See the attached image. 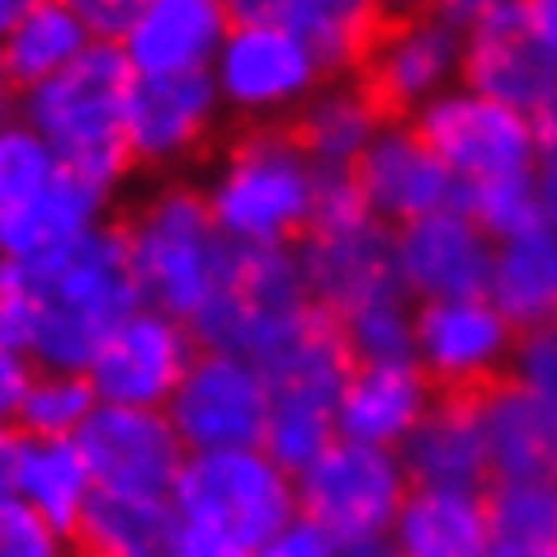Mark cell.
Masks as SVG:
<instances>
[{
    "mask_svg": "<svg viewBox=\"0 0 557 557\" xmlns=\"http://www.w3.org/2000/svg\"><path fill=\"white\" fill-rule=\"evenodd\" d=\"M137 302L143 294L114 218L48 256L0 264V336L34 369H86Z\"/></svg>",
    "mask_w": 557,
    "mask_h": 557,
    "instance_id": "6da1fadb",
    "label": "cell"
},
{
    "mask_svg": "<svg viewBox=\"0 0 557 557\" xmlns=\"http://www.w3.org/2000/svg\"><path fill=\"white\" fill-rule=\"evenodd\" d=\"M175 557H270L298 515V482L264 444L194 449L171 486Z\"/></svg>",
    "mask_w": 557,
    "mask_h": 557,
    "instance_id": "7a4b0ae2",
    "label": "cell"
},
{
    "mask_svg": "<svg viewBox=\"0 0 557 557\" xmlns=\"http://www.w3.org/2000/svg\"><path fill=\"white\" fill-rule=\"evenodd\" d=\"M326 171L288 123H232L199 165V189L236 246H298Z\"/></svg>",
    "mask_w": 557,
    "mask_h": 557,
    "instance_id": "3957f363",
    "label": "cell"
},
{
    "mask_svg": "<svg viewBox=\"0 0 557 557\" xmlns=\"http://www.w3.org/2000/svg\"><path fill=\"white\" fill-rule=\"evenodd\" d=\"M119 232L143 302L185 322L213 302L236 246L218 227L199 180L189 175H157L119 218Z\"/></svg>",
    "mask_w": 557,
    "mask_h": 557,
    "instance_id": "277c9868",
    "label": "cell"
},
{
    "mask_svg": "<svg viewBox=\"0 0 557 557\" xmlns=\"http://www.w3.org/2000/svg\"><path fill=\"white\" fill-rule=\"evenodd\" d=\"M133 62L114 38H95L58 76L20 90V114L44 133L62 165L119 189L137 175L128 157V90Z\"/></svg>",
    "mask_w": 557,
    "mask_h": 557,
    "instance_id": "5b68a950",
    "label": "cell"
},
{
    "mask_svg": "<svg viewBox=\"0 0 557 557\" xmlns=\"http://www.w3.org/2000/svg\"><path fill=\"white\" fill-rule=\"evenodd\" d=\"M298 264L317 308L345 317L364 302L407 294L397 270V227L364 203L350 171H326L312 227L298 236Z\"/></svg>",
    "mask_w": 557,
    "mask_h": 557,
    "instance_id": "8992f818",
    "label": "cell"
},
{
    "mask_svg": "<svg viewBox=\"0 0 557 557\" xmlns=\"http://www.w3.org/2000/svg\"><path fill=\"white\" fill-rule=\"evenodd\" d=\"M298 510L331 539L336 557L393 553V524L401 496L411 492L407 463L397 449L336 435L298 472Z\"/></svg>",
    "mask_w": 557,
    "mask_h": 557,
    "instance_id": "52a82bcc",
    "label": "cell"
},
{
    "mask_svg": "<svg viewBox=\"0 0 557 557\" xmlns=\"http://www.w3.org/2000/svg\"><path fill=\"white\" fill-rule=\"evenodd\" d=\"M322 312L308 294L294 246H232L213 302L194 317L199 345L270 359Z\"/></svg>",
    "mask_w": 557,
    "mask_h": 557,
    "instance_id": "ba28073f",
    "label": "cell"
},
{
    "mask_svg": "<svg viewBox=\"0 0 557 557\" xmlns=\"http://www.w3.org/2000/svg\"><path fill=\"white\" fill-rule=\"evenodd\" d=\"M350 345L341 322L326 308L298 331L284 350L264 359L270 379V421H264V449L284 468H302L341 435L336 407L350 373Z\"/></svg>",
    "mask_w": 557,
    "mask_h": 557,
    "instance_id": "9c48e42d",
    "label": "cell"
},
{
    "mask_svg": "<svg viewBox=\"0 0 557 557\" xmlns=\"http://www.w3.org/2000/svg\"><path fill=\"white\" fill-rule=\"evenodd\" d=\"M208 72L232 123H288L331 76L326 62L274 20H232Z\"/></svg>",
    "mask_w": 557,
    "mask_h": 557,
    "instance_id": "30bf717a",
    "label": "cell"
},
{
    "mask_svg": "<svg viewBox=\"0 0 557 557\" xmlns=\"http://www.w3.org/2000/svg\"><path fill=\"white\" fill-rule=\"evenodd\" d=\"M227 104L213 72L133 76L128 90V157L137 175H189L227 133Z\"/></svg>",
    "mask_w": 557,
    "mask_h": 557,
    "instance_id": "8fae6325",
    "label": "cell"
},
{
    "mask_svg": "<svg viewBox=\"0 0 557 557\" xmlns=\"http://www.w3.org/2000/svg\"><path fill=\"white\" fill-rule=\"evenodd\" d=\"M411 119L430 137V147L444 157V165L458 175V189L478 185V180L534 171L539 147H543L534 114L468 86V81L435 95Z\"/></svg>",
    "mask_w": 557,
    "mask_h": 557,
    "instance_id": "7c38bea8",
    "label": "cell"
},
{
    "mask_svg": "<svg viewBox=\"0 0 557 557\" xmlns=\"http://www.w3.org/2000/svg\"><path fill=\"white\" fill-rule=\"evenodd\" d=\"M175 435L185 449H242V444H264V421H270V379L264 364L236 350L199 345L165 401Z\"/></svg>",
    "mask_w": 557,
    "mask_h": 557,
    "instance_id": "4fadbf2b",
    "label": "cell"
},
{
    "mask_svg": "<svg viewBox=\"0 0 557 557\" xmlns=\"http://www.w3.org/2000/svg\"><path fill=\"white\" fill-rule=\"evenodd\" d=\"M520 331L486 294L416 302V364L435 393H482L515 364Z\"/></svg>",
    "mask_w": 557,
    "mask_h": 557,
    "instance_id": "5bb4252c",
    "label": "cell"
},
{
    "mask_svg": "<svg viewBox=\"0 0 557 557\" xmlns=\"http://www.w3.org/2000/svg\"><path fill=\"white\" fill-rule=\"evenodd\" d=\"M359 76L387 114H421L435 95L463 81V29L435 5L411 10V15H387Z\"/></svg>",
    "mask_w": 557,
    "mask_h": 557,
    "instance_id": "9a60e30c",
    "label": "cell"
},
{
    "mask_svg": "<svg viewBox=\"0 0 557 557\" xmlns=\"http://www.w3.org/2000/svg\"><path fill=\"white\" fill-rule=\"evenodd\" d=\"M199 350V336L185 317L137 302L123 322L109 331L104 345L90 355L86 379L95 383L100 401L119 407H165L175 383L185 379L189 359Z\"/></svg>",
    "mask_w": 557,
    "mask_h": 557,
    "instance_id": "2e32d148",
    "label": "cell"
},
{
    "mask_svg": "<svg viewBox=\"0 0 557 557\" xmlns=\"http://www.w3.org/2000/svg\"><path fill=\"white\" fill-rule=\"evenodd\" d=\"M463 81L534 119L557 100V44L534 24L524 0L463 29Z\"/></svg>",
    "mask_w": 557,
    "mask_h": 557,
    "instance_id": "e0dca14e",
    "label": "cell"
},
{
    "mask_svg": "<svg viewBox=\"0 0 557 557\" xmlns=\"http://www.w3.org/2000/svg\"><path fill=\"white\" fill-rule=\"evenodd\" d=\"M95 486L104 492H143L171 496V486L185 468V440L175 435L165 407H119L100 401L90 421L76 430Z\"/></svg>",
    "mask_w": 557,
    "mask_h": 557,
    "instance_id": "ac0fdd59",
    "label": "cell"
},
{
    "mask_svg": "<svg viewBox=\"0 0 557 557\" xmlns=\"http://www.w3.org/2000/svg\"><path fill=\"white\" fill-rule=\"evenodd\" d=\"M496 242L463 203H444L397 227V270L411 302L486 294Z\"/></svg>",
    "mask_w": 557,
    "mask_h": 557,
    "instance_id": "d6986e66",
    "label": "cell"
},
{
    "mask_svg": "<svg viewBox=\"0 0 557 557\" xmlns=\"http://www.w3.org/2000/svg\"><path fill=\"white\" fill-rule=\"evenodd\" d=\"M350 175L364 203L393 227L435 213L444 203H458V175L416 128V119H387L379 137L364 147V157L350 165Z\"/></svg>",
    "mask_w": 557,
    "mask_h": 557,
    "instance_id": "ffe728a7",
    "label": "cell"
},
{
    "mask_svg": "<svg viewBox=\"0 0 557 557\" xmlns=\"http://www.w3.org/2000/svg\"><path fill=\"white\" fill-rule=\"evenodd\" d=\"M232 20L227 0H143L119 34V48L137 76L208 72Z\"/></svg>",
    "mask_w": 557,
    "mask_h": 557,
    "instance_id": "44dd1931",
    "label": "cell"
},
{
    "mask_svg": "<svg viewBox=\"0 0 557 557\" xmlns=\"http://www.w3.org/2000/svg\"><path fill=\"white\" fill-rule=\"evenodd\" d=\"M114 203H119V189L62 165L58 175L44 180L34 194H24L20 203L0 208V246H5V260L48 256V250L76 242V236H86L100 222L114 218Z\"/></svg>",
    "mask_w": 557,
    "mask_h": 557,
    "instance_id": "7402d4cb",
    "label": "cell"
},
{
    "mask_svg": "<svg viewBox=\"0 0 557 557\" xmlns=\"http://www.w3.org/2000/svg\"><path fill=\"white\" fill-rule=\"evenodd\" d=\"M492 478H557V401L515 373L478 393Z\"/></svg>",
    "mask_w": 557,
    "mask_h": 557,
    "instance_id": "603a6c76",
    "label": "cell"
},
{
    "mask_svg": "<svg viewBox=\"0 0 557 557\" xmlns=\"http://www.w3.org/2000/svg\"><path fill=\"white\" fill-rule=\"evenodd\" d=\"M411 482H444V486H486L492 458L478 416V393H435L411 435L397 444Z\"/></svg>",
    "mask_w": 557,
    "mask_h": 557,
    "instance_id": "cb8c5ba5",
    "label": "cell"
},
{
    "mask_svg": "<svg viewBox=\"0 0 557 557\" xmlns=\"http://www.w3.org/2000/svg\"><path fill=\"white\" fill-rule=\"evenodd\" d=\"M435 401V383L425 379V369L416 359H387V364H350L341 387V435L387 444L397 449L411 435V425L425 416Z\"/></svg>",
    "mask_w": 557,
    "mask_h": 557,
    "instance_id": "d4e9b609",
    "label": "cell"
},
{
    "mask_svg": "<svg viewBox=\"0 0 557 557\" xmlns=\"http://www.w3.org/2000/svg\"><path fill=\"white\" fill-rule=\"evenodd\" d=\"M236 20H274L288 34H298L331 76L359 72L383 29L379 0H227Z\"/></svg>",
    "mask_w": 557,
    "mask_h": 557,
    "instance_id": "484cf974",
    "label": "cell"
},
{
    "mask_svg": "<svg viewBox=\"0 0 557 557\" xmlns=\"http://www.w3.org/2000/svg\"><path fill=\"white\" fill-rule=\"evenodd\" d=\"M401 557H486V486L411 482L393 524Z\"/></svg>",
    "mask_w": 557,
    "mask_h": 557,
    "instance_id": "4316f807",
    "label": "cell"
},
{
    "mask_svg": "<svg viewBox=\"0 0 557 557\" xmlns=\"http://www.w3.org/2000/svg\"><path fill=\"white\" fill-rule=\"evenodd\" d=\"M387 119L393 114H387L379 104V95L364 86V76L341 72V76H326L322 86L312 90V100L288 119V128L298 133V143L308 147V157L322 165V171H350Z\"/></svg>",
    "mask_w": 557,
    "mask_h": 557,
    "instance_id": "83f0119b",
    "label": "cell"
},
{
    "mask_svg": "<svg viewBox=\"0 0 557 557\" xmlns=\"http://www.w3.org/2000/svg\"><path fill=\"white\" fill-rule=\"evenodd\" d=\"M15 496L38 510L72 543L76 524L95 496V472L76 435H20L15 449Z\"/></svg>",
    "mask_w": 557,
    "mask_h": 557,
    "instance_id": "f1b7e54d",
    "label": "cell"
},
{
    "mask_svg": "<svg viewBox=\"0 0 557 557\" xmlns=\"http://www.w3.org/2000/svg\"><path fill=\"white\" fill-rule=\"evenodd\" d=\"M72 548L90 557H175V510L171 496L104 492L95 486L76 524Z\"/></svg>",
    "mask_w": 557,
    "mask_h": 557,
    "instance_id": "f546056e",
    "label": "cell"
},
{
    "mask_svg": "<svg viewBox=\"0 0 557 557\" xmlns=\"http://www.w3.org/2000/svg\"><path fill=\"white\" fill-rule=\"evenodd\" d=\"M486 298L510 317L515 331L557 322V227L539 222L520 236L496 242Z\"/></svg>",
    "mask_w": 557,
    "mask_h": 557,
    "instance_id": "4dcf8cb0",
    "label": "cell"
},
{
    "mask_svg": "<svg viewBox=\"0 0 557 557\" xmlns=\"http://www.w3.org/2000/svg\"><path fill=\"white\" fill-rule=\"evenodd\" d=\"M90 44H95V34L81 24V15L66 0H38V5H29L0 34V62H5V76L20 95L24 86H38V81L58 76L62 66L76 62Z\"/></svg>",
    "mask_w": 557,
    "mask_h": 557,
    "instance_id": "1f68e13d",
    "label": "cell"
},
{
    "mask_svg": "<svg viewBox=\"0 0 557 557\" xmlns=\"http://www.w3.org/2000/svg\"><path fill=\"white\" fill-rule=\"evenodd\" d=\"M486 557H557V478L486 482Z\"/></svg>",
    "mask_w": 557,
    "mask_h": 557,
    "instance_id": "d6a6232c",
    "label": "cell"
},
{
    "mask_svg": "<svg viewBox=\"0 0 557 557\" xmlns=\"http://www.w3.org/2000/svg\"><path fill=\"white\" fill-rule=\"evenodd\" d=\"M95 407L100 397L86 369H34L15 411V430L20 435H76Z\"/></svg>",
    "mask_w": 557,
    "mask_h": 557,
    "instance_id": "836d02e7",
    "label": "cell"
},
{
    "mask_svg": "<svg viewBox=\"0 0 557 557\" xmlns=\"http://www.w3.org/2000/svg\"><path fill=\"white\" fill-rule=\"evenodd\" d=\"M345 331L355 364H387V359H416V302L407 294L364 302V308L336 317Z\"/></svg>",
    "mask_w": 557,
    "mask_h": 557,
    "instance_id": "e575fe53",
    "label": "cell"
},
{
    "mask_svg": "<svg viewBox=\"0 0 557 557\" xmlns=\"http://www.w3.org/2000/svg\"><path fill=\"white\" fill-rule=\"evenodd\" d=\"M458 203H463L468 213L482 222L492 242H506V236H520V232H529V227H539V222H543L534 171L463 185V189H458Z\"/></svg>",
    "mask_w": 557,
    "mask_h": 557,
    "instance_id": "d590c367",
    "label": "cell"
},
{
    "mask_svg": "<svg viewBox=\"0 0 557 557\" xmlns=\"http://www.w3.org/2000/svg\"><path fill=\"white\" fill-rule=\"evenodd\" d=\"M58 171H62V161H58V151L44 143V133H38L20 109H5V114H0V208L20 203L24 194H34Z\"/></svg>",
    "mask_w": 557,
    "mask_h": 557,
    "instance_id": "8d00e7d4",
    "label": "cell"
},
{
    "mask_svg": "<svg viewBox=\"0 0 557 557\" xmlns=\"http://www.w3.org/2000/svg\"><path fill=\"white\" fill-rule=\"evenodd\" d=\"M66 548H72V543L38 510L24 506L15 492L0 496V557H58Z\"/></svg>",
    "mask_w": 557,
    "mask_h": 557,
    "instance_id": "74e56055",
    "label": "cell"
},
{
    "mask_svg": "<svg viewBox=\"0 0 557 557\" xmlns=\"http://www.w3.org/2000/svg\"><path fill=\"white\" fill-rule=\"evenodd\" d=\"M510 373L529 387H539L548 401H557V322L520 331V345H515V364Z\"/></svg>",
    "mask_w": 557,
    "mask_h": 557,
    "instance_id": "f35d334b",
    "label": "cell"
},
{
    "mask_svg": "<svg viewBox=\"0 0 557 557\" xmlns=\"http://www.w3.org/2000/svg\"><path fill=\"white\" fill-rule=\"evenodd\" d=\"M66 5L81 15V24L95 34V38H114L119 44V34L128 29V20L137 15V5L143 0H66Z\"/></svg>",
    "mask_w": 557,
    "mask_h": 557,
    "instance_id": "ab89813d",
    "label": "cell"
},
{
    "mask_svg": "<svg viewBox=\"0 0 557 557\" xmlns=\"http://www.w3.org/2000/svg\"><path fill=\"white\" fill-rule=\"evenodd\" d=\"M29 373H34V364L0 336V425H15L20 397H24V387H29Z\"/></svg>",
    "mask_w": 557,
    "mask_h": 557,
    "instance_id": "60d3db41",
    "label": "cell"
},
{
    "mask_svg": "<svg viewBox=\"0 0 557 557\" xmlns=\"http://www.w3.org/2000/svg\"><path fill=\"white\" fill-rule=\"evenodd\" d=\"M270 557H336V548H331V539L298 510L294 520H288L284 534L274 539V553Z\"/></svg>",
    "mask_w": 557,
    "mask_h": 557,
    "instance_id": "b9f144b4",
    "label": "cell"
},
{
    "mask_svg": "<svg viewBox=\"0 0 557 557\" xmlns=\"http://www.w3.org/2000/svg\"><path fill=\"white\" fill-rule=\"evenodd\" d=\"M534 185H539L543 222H548V227H557V137H543L539 161H534Z\"/></svg>",
    "mask_w": 557,
    "mask_h": 557,
    "instance_id": "7bdbcfd3",
    "label": "cell"
},
{
    "mask_svg": "<svg viewBox=\"0 0 557 557\" xmlns=\"http://www.w3.org/2000/svg\"><path fill=\"white\" fill-rule=\"evenodd\" d=\"M500 5H510V0H435V10H444L458 29H468V24H478V20H486L492 10H500Z\"/></svg>",
    "mask_w": 557,
    "mask_h": 557,
    "instance_id": "ee69618b",
    "label": "cell"
},
{
    "mask_svg": "<svg viewBox=\"0 0 557 557\" xmlns=\"http://www.w3.org/2000/svg\"><path fill=\"white\" fill-rule=\"evenodd\" d=\"M15 449H20V430L0 425V496L15 492Z\"/></svg>",
    "mask_w": 557,
    "mask_h": 557,
    "instance_id": "f6af8a7d",
    "label": "cell"
},
{
    "mask_svg": "<svg viewBox=\"0 0 557 557\" xmlns=\"http://www.w3.org/2000/svg\"><path fill=\"white\" fill-rule=\"evenodd\" d=\"M524 5H529V15H534L539 29L557 44V0H524Z\"/></svg>",
    "mask_w": 557,
    "mask_h": 557,
    "instance_id": "bcb514c9",
    "label": "cell"
},
{
    "mask_svg": "<svg viewBox=\"0 0 557 557\" xmlns=\"http://www.w3.org/2000/svg\"><path fill=\"white\" fill-rule=\"evenodd\" d=\"M29 5H38V0H0V34H5L10 24H15V20L24 15V10H29Z\"/></svg>",
    "mask_w": 557,
    "mask_h": 557,
    "instance_id": "7dc6e473",
    "label": "cell"
},
{
    "mask_svg": "<svg viewBox=\"0 0 557 557\" xmlns=\"http://www.w3.org/2000/svg\"><path fill=\"white\" fill-rule=\"evenodd\" d=\"M383 15H411V10H430L435 0H379Z\"/></svg>",
    "mask_w": 557,
    "mask_h": 557,
    "instance_id": "c3c4849f",
    "label": "cell"
},
{
    "mask_svg": "<svg viewBox=\"0 0 557 557\" xmlns=\"http://www.w3.org/2000/svg\"><path fill=\"white\" fill-rule=\"evenodd\" d=\"M10 100H15V86H10L5 62H0V114H5V109H10Z\"/></svg>",
    "mask_w": 557,
    "mask_h": 557,
    "instance_id": "681fc988",
    "label": "cell"
},
{
    "mask_svg": "<svg viewBox=\"0 0 557 557\" xmlns=\"http://www.w3.org/2000/svg\"><path fill=\"white\" fill-rule=\"evenodd\" d=\"M0 264H5V246H0Z\"/></svg>",
    "mask_w": 557,
    "mask_h": 557,
    "instance_id": "f907efd6",
    "label": "cell"
}]
</instances>
